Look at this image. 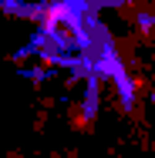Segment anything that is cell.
I'll return each instance as SVG.
<instances>
[{
  "mask_svg": "<svg viewBox=\"0 0 155 158\" xmlns=\"http://www.w3.org/2000/svg\"><path fill=\"white\" fill-rule=\"evenodd\" d=\"M138 20H142V31H145V34H152V31H155V17H149V14H138Z\"/></svg>",
  "mask_w": 155,
  "mask_h": 158,
  "instance_id": "cell-1",
  "label": "cell"
}]
</instances>
